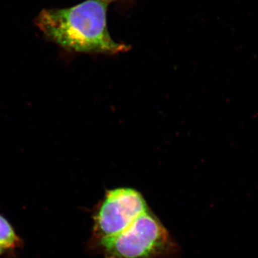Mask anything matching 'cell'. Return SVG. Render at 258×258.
Wrapping results in <instances>:
<instances>
[{
  "label": "cell",
  "instance_id": "277c9868",
  "mask_svg": "<svg viewBox=\"0 0 258 258\" xmlns=\"http://www.w3.org/2000/svg\"><path fill=\"white\" fill-rule=\"evenodd\" d=\"M23 246V240L9 221L0 215V247L4 250H15Z\"/></svg>",
  "mask_w": 258,
  "mask_h": 258
},
{
  "label": "cell",
  "instance_id": "5b68a950",
  "mask_svg": "<svg viewBox=\"0 0 258 258\" xmlns=\"http://www.w3.org/2000/svg\"><path fill=\"white\" fill-rule=\"evenodd\" d=\"M3 251H4V249H3V248H2L1 247H0V256H1L2 254H3Z\"/></svg>",
  "mask_w": 258,
  "mask_h": 258
},
{
  "label": "cell",
  "instance_id": "3957f363",
  "mask_svg": "<svg viewBox=\"0 0 258 258\" xmlns=\"http://www.w3.org/2000/svg\"><path fill=\"white\" fill-rule=\"evenodd\" d=\"M150 208L143 195L128 187L108 190L93 215L92 243L118 235Z\"/></svg>",
  "mask_w": 258,
  "mask_h": 258
},
{
  "label": "cell",
  "instance_id": "7a4b0ae2",
  "mask_svg": "<svg viewBox=\"0 0 258 258\" xmlns=\"http://www.w3.org/2000/svg\"><path fill=\"white\" fill-rule=\"evenodd\" d=\"M94 247L103 258H169L178 252L169 231L151 210Z\"/></svg>",
  "mask_w": 258,
  "mask_h": 258
},
{
  "label": "cell",
  "instance_id": "8992f818",
  "mask_svg": "<svg viewBox=\"0 0 258 258\" xmlns=\"http://www.w3.org/2000/svg\"><path fill=\"white\" fill-rule=\"evenodd\" d=\"M103 1L106 2V3H109V2L115 1V0H103Z\"/></svg>",
  "mask_w": 258,
  "mask_h": 258
},
{
  "label": "cell",
  "instance_id": "6da1fadb",
  "mask_svg": "<svg viewBox=\"0 0 258 258\" xmlns=\"http://www.w3.org/2000/svg\"><path fill=\"white\" fill-rule=\"evenodd\" d=\"M108 3L86 0L69 8L40 12L35 25L42 33L66 50L91 54L114 55L129 47L115 42L107 27Z\"/></svg>",
  "mask_w": 258,
  "mask_h": 258
}]
</instances>
